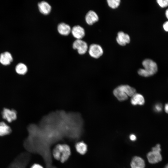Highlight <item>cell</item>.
I'll use <instances>...</instances> for the list:
<instances>
[{
    "instance_id": "obj_1",
    "label": "cell",
    "mask_w": 168,
    "mask_h": 168,
    "mask_svg": "<svg viewBox=\"0 0 168 168\" xmlns=\"http://www.w3.org/2000/svg\"><path fill=\"white\" fill-rule=\"evenodd\" d=\"M71 154L69 146L65 144H58L52 151V155L54 158L62 163L66 162L69 157Z\"/></svg>"
},
{
    "instance_id": "obj_2",
    "label": "cell",
    "mask_w": 168,
    "mask_h": 168,
    "mask_svg": "<svg viewBox=\"0 0 168 168\" xmlns=\"http://www.w3.org/2000/svg\"><path fill=\"white\" fill-rule=\"evenodd\" d=\"M136 93V89L128 85H121L115 88L113 93L120 101L127 100L129 97H132Z\"/></svg>"
},
{
    "instance_id": "obj_3",
    "label": "cell",
    "mask_w": 168,
    "mask_h": 168,
    "mask_svg": "<svg viewBox=\"0 0 168 168\" xmlns=\"http://www.w3.org/2000/svg\"><path fill=\"white\" fill-rule=\"evenodd\" d=\"M144 68L138 71V74L142 77H147L155 74L157 71L158 67L156 63L152 59H146L142 62Z\"/></svg>"
},
{
    "instance_id": "obj_4",
    "label": "cell",
    "mask_w": 168,
    "mask_h": 168,
    "mask_svg": "<svg viewBox=\"0 0 168 168\" xmlns=\"http://www.w3.org/2000/svg\"><path fill=\"white\" fill-rule=\"evenodd\" d=\"M161 151L160 144H157L153 147L151 151L147 154V157L148 162L151 164H155L161 161L162 157Z\"/></svg>"
},
{
    "instance_id": "obj_5",
    "label": "cell",
    "mask_w": 168,
    "mask_h": 168,
    "mask_svg": "<svg viewBox=\"0 0 168 168\" xmlns=\"http://www.w3.org/2000/svg\"><path fill=\"white\" fill-rule=\"evenodd\" d=\"M2 118L8 123H11L17 118V112L14 109L4 108L2 112Z\"/></svg>"
},
{
    "instance_id": "obj_6",
    "label": "cell",
    "mask_w": 168,
    "mask_h": 168,
    "mask_svg": "<svg viewBox=\"0 0 168 168\" xmlns=\"http://www.w3.org/2000/svg\"><path fill=\"white\" fill-rule=\"evenodd\" d=\"M73 48L77 49L79 54H85L88 49L86 43L81 39H77L73 43Z\"/></svg>"
},
{
    "instance_id": "obj_7",
    "label": "cell",
    "mask_w": 168,
    "mask_h": 168,
    "mask_svg": "<svg viewBox=\"0 0 168 168\" xmlns=\"http://www.w3.org/2000/svg\"><path fill=\"white\" fill-rule=\"evenodd\" d=\"M88 52L91 57L97 58L102 55L103 51L102 47L100 45L92 44L89 47Z\"/></svg>"
},
{
    "instance_id": "obj_8",
    "label": "cell",
    "mask_w": 168,
    "mask_h": 168,
    "mask_svg": "<svg viewBox=\"0 0 168 168\" xmlns=\"http://www.w3.org/2000/svg\"><path fill=\"white\" fill-rule=\"evenodd\" d=\"M131 168H145V163L141 157L136 156L133 157L130 162Z\"/></svg>"
},
{
    "instance_id": "obj_9",
    "label": "cell",
    "mask_w": 168,
    "mask_h": 168,
    "mask_svg": "<svg viewBox=\"0 0 168 168\" xmlns=\"http://www.w3.org/2000/svg\"><path fill=\"white\" fill-rule=\"evenodd\" d=\"M129 35L123 32L119 31L117 34L116 41L120 45L124 46L130 42Z\"/></svg>"
},
{
    "instance_id": "obj_10",
    "label": "cell",
    "mask_w": 168,
    "mask_h": 168,
    "mask_svg": "<svg viewBox=\"0 0 168 168\" xmlns=\"http://www.w3.org/2000/svg\"><path fill=\"white\" fill-rule=\"evenodd\" d=\"M71 31L73 36L77 39H81L85 35L84 29L79 25L74 26Z\"/></svg>"
},
{
    "instance_id": "obj_11",
    "label": "cell",
    "mask_w": 168,
    "mask_h": 168,
    "mask_svg": "<svg viewBox=\"0 0 168 168\" xmlns=\"http://www.w3.org/2000/svg\"><path fill=\"white\" fill-rule=\"evenodd\" d=\"M98 20L99 17L92 10H90L88 12L85 16L86 21L89 25L93 24Z\"/></svg>"
},
{
    "instance_id": "obj_12",
    "label": "cell",
    "mask_w": 168,
    "mask_h": 168,
    "mask_svg": "<svg viewBox=\"0 0 168 168\" xmlns=\"http://www.w3.org/2000/svg\"><path fill=\"white\" fill-rule=\"evenodd\" d=\"M130 101L131 104L133 105H142L144 104L145 102L143 96L137 93L131 97Z\"/></svg>"
},
{
    "instance_id": "obj_13",
    "label": "cell",
    "mask_w": 168,
    "mask_h": 168,
    "mask_svg": "<svg viewBox=\"0 0 168 168\" xmlns=\"http://www.w3.org/2000/svg\"><path fill=\"white\" fill-rule=\"evenodd\" d=\"M13 61L12 57L8 52L1 54L0 55V63L4 65H9Z\"/></svg>"
},
{
    "instance_id": "obj_14",
    "label": "cell",
    "mask_w": 168,
    "mask_h": 168,
    "mask_svg": "<svg viewBox=\"0 0 168 168\" xmlns=\"http://www.w3.org/2000/svg\"><path fill=\"white\" fill-rule=\"evenodd\" d=\"M39 9L41 13L44 15L49 14L50 12L51 7L47 2L42 1L38 3Z\"/></svg>"
},
{
    "instance_id": "obj_15",
    "label": "cell",
    "mask_w": 168,
    "mask_h": 168,
    "mask_svg": "<svg viewBox=\"0 0 168 168\" xmlns=\"http://www.w3.org/2000/svg\"><path fill=\"white\" fill-rule=\"evenodd\" d=\"M12 132V128L9 125L4 122H0V137L9 135Z\"/></svg>"
},
{
    "instance_id": "obj_16",
    "label": "cell",
    "mask_w": 168,
    "mask_h": 168,
    "mask_svg": "<svg viewBox=\"0 0 168 168\" xmlns=\"http://www.w3.org/2000/svg\"><path fill=\"white\" fill-rule=\"evenodd\" d=\"M57 29L58 32L63 35H68L71 30L70 26L64 22H61L58 24Z\"/></svg>"
},
{
    "instance_id": "obj_17",
    "label": "cell",
    "mask_w": 168,
    "mask_h": 168,
    "mask_svg": "<svg viewBox=\"0 0 168 168\" xmlns=\"http://www.w3.org/2000/svg\"><path fill=\"white\" fill-rule=\"evenodd\" d=\"M75 147L77 151L80 154L84 155L87 152V145L83 141L77 142L75 144Z\"/></svg>"
},
{
    "instance_id": "obj_18",
    "label": "cell",
    "mask_w": 168,
    "mask_h": 168,
    "mask_svg": "<svg viewBox=\"0 0 168 168\" xmlns=\"http://www.w3.org/2000/svg\"><path fill=\"white\" fill-rule=\"evenodd\" d=\"M15 70L16 73L19 74L24 75L27 71V68L24 64L20 63L16 66Z\"/></svg>"
},
{
    "instance_id": "obj_19",
    "label": "cell",
    "mask_w": 168,
    "mask_h": 168,
    "mask_svg": "<svg viewBox=\"0 0 168 168\" xmlns=\"http://www.w3.org/2000/svg\"><path fill=\"white\" fill-rule=\"evenodd\" d=\"M108 4L109 6L113 9L117 8L119 6L120 2L119 0H108Z\"/></svg>"
},
{
    "instance_id": "obj_20",
    "label": "cell",
    "mask_w": 168,
    "mask_h": 168,
    "mask_svg": "<svg viewBox=\"0 0 168 168\" xmlns=\"http://www.w3.org/2000/svg\"><path fill=\"white\" fill-rule=\"evenodd\" d=\"M156 2L161 7H165L168 6V0H157Z\"/></svg>"
},
{
    "instance_id": "obj_21",
    "label": "cell",
    "mask_w": 168,
    "mask_h": 168,
    "mask_svg": "<svg viewBox=\"0 0 168 168\" xmlns=\"http://www.w3.org/2000/svg\"><path fill=\"white\" fill-rule=\"evenodd\" d=\"M154 109L156 112H161L162 109V105L159 103L156 104L154 106Z\"/></svg>"
},
{
    "instance_id": "obj_22",
    "label": "cell",
    "mask_w": 168,
    "mask_h": 168,
    "mask_svg": "<svg viewBox=\"0 0 168 168\" xmlns=\"http://www.w3.org/2000/svg\"><path fill=\"white\" fill-rule=\"evenodd\" d=\"M129 139L132 142H134L136 140L137 137L134 134L132 133L129 135Z\"/></svg>"
},
{
    "instance_id": "obj_23",
    "label": "cell",
    "mask_w": 168,
    "mask_h": 168,
    "mask_svg": "<svg viewBox=\"0 0 168 168\" xmlns=\"http://www.w3.org/2000/svg\"><path fill=\"white\" fill-rule=\"evenodd\" d=\"M163 27L165 31L168 32V21L165 22L164 23L163 25Z\"/></svg>"
},
{
    "instance_id": "obj_24",
    "label": "cell",
    "mask_w": 168,
    "mask_h": 168,
    "mask_svg": "<svg viewBox=\"0 0 168 168\" xmlns=\"http://www.w3.org/2000/svg\"><path fill=\"white\" fill-rule=\"evenodd\" d=\"M30 168H44L41 165L36 163L33 164Z\"/></svg>"
},
{
    "instance_id": "obj_25",
    "label": "cell",
    "mask_w": 168,
    "mask_h": 168,
    "mask_svg": "<svg viewBox=\"0 0 168 168\" xmlns=\"http://www.w3.org/2000/svg\"><path fill=\"white\" fill-rule=\"evenodd\" d=\"M164 110L165 112L168 114V103L165 104L164 107Z\"/></svg>"
},
{
    "instance_id": "obj_26",
    "label": "cell",
    "mask_w": 168,
    "mask_h": 168,
    "mask_svg": "<svg viewBox=\"0 0 168 168\" xmlns=\"http://www.w3.org/2000/svg\"><path fill=\"white\" fill-rule=\"evenodd\" d=\"M165 15L166 18L168 19V9H166L165 12Z\"/></svg>"
},
{
    "instance_id": "obj_27",
    "label": "cell",
    "mask_w": 168,
    "mask_h": 168,
    "mask_svg": "<svg viewBox=\"0 0 168 168\" xmlns=\"http://www.w3.org/2000/svg\"><path fill=\"white\" fill-rule=\"evenodd\" d=\"M164 168H168V164H167L165 167Z\"/></svg>"
}]
</instances>
